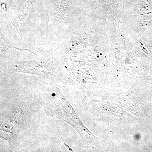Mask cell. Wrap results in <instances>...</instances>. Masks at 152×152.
Returning <instances> with one entry per match:
<instances>
[{"instance_id": "cell-1", "label": "cell", "mask_w": 152, "mask_h": 152, "mask_svg": "<svg viewBox=\"0 0 152 152\" xmlns=\"http://www.w3.org/2000/svg\"><path fill=\"white\" fill-rule=\"evenodd\" d=\"M47 108L58 119L69 124L79 133L84 142L93 143L94 136L83 124L72 107L58 88L47 95Z\"/></svg>"}]
</instances>
